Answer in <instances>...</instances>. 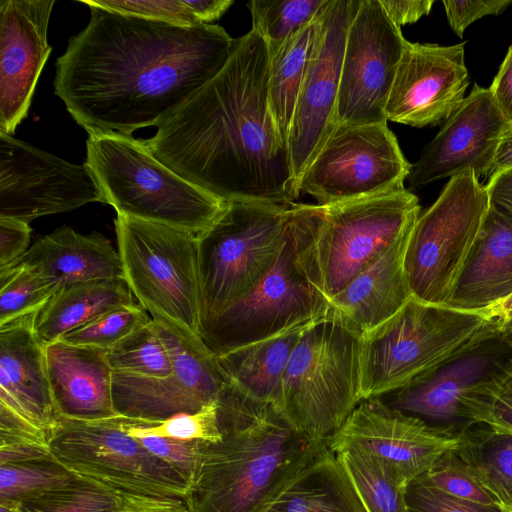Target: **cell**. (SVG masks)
<instances>
[{
	"label": "cell",
	"instance_id": "obj_50",
	"mask_svg": "<svg viewBox=\"0 0 512 512\" xmlns=\"http://www.w3.org/2000/svg\"><path fill=\"white\" fill-rule=\"evenodd\" d=\"M489 90L505 118L512 123V45Z\"/></svg>",
	"mask_w": 512,
	"mask_h": 512
},
{
	"label": "cell",
	"instance_id": "obj_17",
	"mask_svg": "<svg viewBox=\"0 0 512 512\" xmlns=\"http://www.w3.org/2000/svg\"><path fill=\"white\" fill-rule=\"evenodd\" d=\"M91 202L105 200L86 163L67 162L0 132V217L29 223Z\"/></svg>",
	"mask_w": 512,
	"mask_h": 512
},
{
	"label": "cell",
	"instance_id": "obj_2",
	"mask_svg": "<svg viewBox=\"0 0 512 512\" xmlns=\"http://www.w3.org/2000/svg\"><path fill=\"white\" fill-rule=\"evenodd\" d=\"M270 54L254 30L234 40L224 67L167 113L144 143L187 181L225 201L292 204L289 149L268 99Z\"/></svg>",
	"mask_w": 512,
	"mask_h": 512
},
{
	"label": "cell",
	"instance_id": "obj_6",
	"mask_svg": "<svg viewBox=\"0 0 512 512\" xmlns=\"http://www.w3.org/2000/svg\"><path fill=\"white\" fill-rule=\"evenodd\" d=\"M86 155L105 203L117 215L198 235L226 208L228 201L182 178L132 135H89Z\"/></svg>",
	"mask_w": 512,
	"mask_h": 512
},
{
	"label": "cell",
	"instance_id": "obj_40",
	"mask_svg": "<svg viewBox=\"0 0 512 512\" xmlns=\"http://www.w3.org/2000/svg\"><path fill=\"white\" fill-rule=\"evenodd\" d=\"M416 480L463 500L500 506L494 495L480 482L459 448L444 454Z\"/></svg>",
	"mask_w": 512,
	"mask_h": 512
},
{
	"label": "cell",
	"instance_id": "obj_47",
	"mask_svg": "<svg viewBox=\"0 0 512 512\" xmlns=\"http://www.w3.org/2000/svg\"><path fill=\"white\" fill-rule=\"evenodd\" d=\"M32 228L29 223L0 217V269L19 261L27 252Z\"/></svg>",
	"mask_w": 512,
	"mask_h": 512
},
{
	"label": "cell",
	"instance_id": "obj_19",
	"mask_svg": "<svg viewBox=\"0 0 512 512\" xmlns=\"http://www.w3.org/2000/svg\"><path fill=\"white\" fill-rule=\"evenodd\" d=\"M465 43H408L386 106V119L422 128L445 122L469 86Z\"/></svg>",
	"mask_w": 512,
	"mask_h": 512
},
{
	"label": "cell",
	"instance_id": "obj_3",
	"mask_svg": "<svg viewBox=\"0 0 512 512\" xmlns=\"http://www.w3.org/2000/svg\"><path fill=\"white\" fill-rule=\"evenodd\" d=\"M217 405L221 437L205 444L183 498L188 512H258L326 442L309 440L274 404L228 383Z\"/></svg>",
	"mask_w": 512,
	"mask_h": 512
},
{
	"label": "cell",
	"instance_id": "obj_20",
	"mask_svg": "<svg viewBox=\"0 0 512 512\" xmlns=\"http://www.w3.org/2000/svg\"><path fill=\"white\" fill-rule=\"evenodd\" d=\"M509 122L489 88L477 83L459 108L411 164L408 191L444 178L472 171L488 177L503 132Z\"/></svg>",
	"mask_w": 512,
	"mask_h": 512
},
{
	"label": "cell",
	"instance_id": "obj_55",
	"mask_svg": "<svg viewBox=\"0 0 512 512\" xmlns=\"http://www.w3.org/2000/svg\"><path fill=\"white\" fill-rule=\"evenodd\" d=\"M0 512H19L14 505L0 503Z\"/></svg>",
	"mask_w": 512,
	"mask_h": 512
},
{
	"label": "cell",
	"instance_id": "obj_7",
	"mask_svg": "<svg viewBox=\"0 0 512 512\" xmlns=\"http://www.w3.org/2000/svg\"><path fill=\"white\" fill-rule=\"evenodd\" d=\"M361 338L330 307L304 330L290 355L279 409L311 441H327L362 401Z\"/></svg>",
	"mask_w": 512,
	"mask_h": 512
},
{
	"label": "cell",
	"instance_id": "obj_9",
	"mask_svg": "<svg viewBox=\"0 0 512 512\" xmlns=\"http://www.w3.org/2000/svg\"><path fill=\"white\" fill-rule=\"evenodd\" d=\"M293 204L228 201L218 219L197 235L202 325L272 268L289 238Z\"/></svg>",
	"mask_w": 512,
	"mask_h": 512
},
{
	"label": "cell",
	"instance_id": "obj_15",
	"mask_svg": "<svg viewBox=\"0 0 512 512\" xmlns=\"http://www.w3.org/2000/svg\"><path fill=\"white\" fill-rule=\"evenodd\" d=\"M153 322L171 357L172 374L148 377L113 372L112 395L118 416L159 422L178 414L198 412L217 401L228 382L216 356Z\"/></svg>",
	"mask_w": 512,
	"mask_h": 512
},
{
	"label": "cell",
	"instance_id": "obj_23",
	"mask_svg": "<svg viewBox=\"0 0 512 512\" xmlns=\"http://www.w3.org/2000/svg\"><path fill=\"white\" fill-rule=\"evenodd\" d=\"M36 315L0 326V403L50 438L61 416L50 384L46 345L35 331Z\"/></svg>",
	"mask_w": 512,
	"mask_h": 512
},
{
	"label": "cell",
	"instance_id": "obj_53",
	"mask_svg": "<svg viewBox=\"0 0 512 512\" xmlns=\"http://www.w3.org/2000/svg\"><path fill=\"white\" fill-rule=\"evenodd\" d=\"M485 316L490 319H493L497 324L498 331L499 329L507 323L512 322V296L503 301L502 303L494 306L485 312H483Z\"/></svg>",
	"mask_w": 512,
	"mask_h": 512
},
{
	"label": "cell",
	"instance_id": "obj_4",
	"mask_svg": "<svg viewBox=\"0 0 512 512\" xmlns=\"http://www.w3.org/2000/svg\"><path fill=\"white\" fill-rule=\"evenodd\" d=\"M420 215L405 187L340 204L294 203L289 238L295 264L330 303Z\"/></svg>",
	"mask_w": 512,
	"mask_h": 512
},
{
	"label": "cell",
	"instance_id": "obj_44",
	"mask_svg": "<svg viewBox=\"0 0 512 512\" xmlns=\"http://www.w3.org/2000/svg\"><path fill=\"white\" fill-rule=\"evenodd\" d=\"M135 438L151 453L174 468L189 486L196 473L207 441H188L157 436Z\"/></svg>",
	"mask_w": 512,
	"mask_h": 512
},
{
	"label": "cell",
	"instance_id": "obj_32",
	"mask_svg": "<svg viewBox=\"0 0 512 512\" xmlns=\"http://www.w3.org/2000/svg\"><path fill=\"white\" fill-rule=\"evenodd\" d=\"M459 450L500 507L512 505V434L474 426Z\"/></svg>",
	"mask_w": 512,
	"mask_h": 512
},
{
	"label": "cell",
	"instance_id": "obj_18",
	"mask_svg": "<svg viewBox=\"0 0 512 512\" xmlns=\"http://www.w3.org/2000/svg\"><path fill=\"white\" fill-rule=\"evenodd\" d=\"M359 2L329 0L321 13L320 28L288 137L290 163L298 192L301 177L337 125L346 36Z\"/></svg>",
	"mask_w": 512,
	"mask_h": 512
},
{
	"label": "cell",
	"instance_id": "obj_34",
	"mask_svg": "<svg viewBox=\"0 0 512 512\" xmlns=\"http://www.w3.org/2000/svg\"><path fill=\"white\" fill-rule=\"evenodd\" d=\"M87 6L176 26L211 24L234 3L232 0H81Z\"/></svg>",
	"mask_w": 512,
	"mask_h": 512
},
{
	"label": "cell",
	"instance_id": "obj_37",
	"mask_svg": "<svg viewBox=\"0 0 512 512\" xmlns=\"http://www.w3.org/2000/svg\"><path fill=\"white\" fill-rule=\"evenodd\" d=\"M56 290L22 261L0 269V326L37 314Z\"/></svg>",
	"mask_w": 512,
	"mask_h": 512
},
{
	"label": "cell",
	"instance_id": "obj_10",
	"mask_svg": "<svg viewBox=\"0 0 512 512\" xmlns=\"http://www.w3.org/2000/svg\"><path fill=\"white\" fill-rule=\"evenodd\" d=\"M490 208L487 190L468 170L449 178L419 215L405 254L412 297L446 306Z\"/></svg>",
	"mask_w": 512,
	"mask_h": 512
},
{
	"label": "cell",
	"instance_id": "obj_31",
	"mask_svg": "<svg viewBox=\"0 0 512 512\" xmlns=\"http://www.w3.org/2000/svg\"><path fill=\"white\" fill-rule=\"evenodd\" d=\"M321 13L275 52L269 53L268 99L277 129L287 145L298 95L320 28Z\"/></svg>",
	"mask_w": 512,
	"mask_h": 512
},
{
	"label": "cell",
	"instance_id": "obj_1",
	"mask_svg": "<svg viewBox=\"0 0 512 512\" xmlns=\"http://www.w3.org/2000/svg\"><path fill=\"white\" fill-rule=\"evenodd\" d=\"M90 8L87 26L56 61L54 92L89 135L131 136L224 67L234 40L215 24L176 26Z\"/></svg>",
	"mask_w": 512,
	"mask_h": 512
},
{
	"label": "cell",
	"instance_id": "obj_41",
	"mask_svg": "<svg viewBox=\"0 0 512 512\" xmlns=\"http://www.w3.org/2000/svg\"><path fill=\"white\" fill-rule=\"evenodd\" d=\"M138 304L118 307L79 327L59 340L72 345L110 350L127 336L151 322Z\"/></svg>",
	"mask_w": 512,
	"mask_h": 512
},
{
	"label": "cell",
	"instance_id": "obj_49",
	"mask_svg": "<svg viewBox=\"0 0 512 512\" xmlns=\"http://www.w3.org/2000/svg\"><path fill=\"white\" fill-rule=\"evenodd\" d=\"M389 19L399 28L430 13L433 0H379Z\"/></svg>",
	"mask_w": 512,
	"mask_h": 512
},
{
	"label": "cell",
	"instance_id": "obj_5",
	"mask_svg": "<svg viewBox=\"0 0 512 512\" xmlns=\"http://www.w3.org/2000/svg\"><path fill=\"white\" fill-rule=\"evenodd\" d=\"M499 336L482 313L411 298L391 318L362 335L361 398L382 397Z\"/></svg>",
	"mask_w": 512,
	"mask_h": 512
},
{
	"label": "cell",
	"instance_id": "obj_45",
	"mask_svg": "<svg viewBox=\"0 0 512 512\" xmlns=\"http://www.w3.org/2000/svg\"><path fill=\"white\" fill-rule=\"evenodd\" d=\"M405 495L408 512H502L500 506L463 500L416 479L408 484Z\"/></svg>",
	"mask_w": 512,
	"mask_h": 512
},
{
	"label": "cell",
	"instance_id": "obj_42",
	"mask_svg": "<svg viewBox=\"0 0 512 512\" xmlns=\"http://www.w3.org/2000/svg\"><path fill=\"white\" fill-rule=\"evenodd\" d=\"M217 401L195 413H182L159 422L123 418L132 437L157 436L179 440L215 442L221 437Z\"/></svg>",
	"mask_w": 512,
	"mask_h": 512
},
{
	"label": "cell",
	"instance_id": "obj_25",
	"mask_svg": "<svg viewBox=\"0 0 512 512\" xmlns=\"http://www.w3.org/2000/svg\"><path fill=\"white\" fill-rule=\"evenodd\" d=\"M413 227L403 232L330 301L331 308L362 335L391 318L412 298L405 254Z\"/></svg>",
	"mask_w": 512,
	"mask_h": 512
},
{
	"label": "cell",
	"instance_id": "obj_35",
	"mask_svg": "<svg viewBox=\"0 0 512 512\" xmlns=\"http://www.w3.org/2000/svg\"><path fill=\"white\" fill-rule=\"evenodd\" d=\"M123 494L77 475L63 486L11 505L19 512H116Z\"/></svg>",
	"mask_w": 512,
	"mask_h": 512
},
{
	"label": "cell",
	"instance_id": "obj_43",
	"mask_svg": "<svg viewBox=\"0 0 512 512\" xmlns=\"http://www.w3.org/2000/svg\"><path fill=\"white\" fill-rule=\"evenodd\" d=\"M475 401L479 425L512 434V358L477 387Z\"/></svg>",
	"mask_w": 512,
	"mask_h": 512
},
{
	"label": "cell",
	"instance_id": "obj_54",
	"mask_svg": "<svg viewBox=\"0 0 512 512\" xmlns=\"http://www.w3.org/2000/svg\"><path fill=\"white\" fill-rule=\"evenodd\" d=\"M500 337L512 349V322L505 324L499 329Z\"/></svg>",
	"mask_w": 512,
	"mask_h": 512
},
{
	"label": "cell",
	"instance_id": "obj_21",
	"mask_svg": "<svg viewBox=\"0 0 512 512\" xmlns=\"http://www.w3.org/2000/svg\"><path fill=\"white\" fill-rule=\"evenodd\" d=\"M512 358L500 335L394 391L389 406L431 425L464 432L476 426L475 389Z\"/></svg>",
	"mask_w": 512,
	"mask_h": 512
},
{
	"label": "cell",
	"instance_id": "obj_13",
	"mask_svg": "<svg viewBox=\"0 0 512 512\" xmlns=\"http://www.w3.org/2000/svg\"><path fill=\"white\" fill-rule=\"evenodd\" d=\"M298 270L290 238L268 273L246 294L202 325L206 348L220 356L312 322L330 309Z\"/></svg>",
	"mask_w": 512,
	"mask_h": 512
},
{
	"label": "cell",
	"instance_id": "obj_48",
	"mask_svg": "<svg viewBox=\"0 0 512 512\" xmlns=\"http://www.w3.org/2000/svg\"><path fill=\"white\" fill-rule=\"evenodd\" d=\"M116 512H188V509L181 498L124 493Z\"/></svg>",
	"mask_w": 512,
	"mask_h": 512
},
{
	"label": "cell",
	"instance_id": "obj_36",
	"mask_svg": "<svg viewBox=\"0 0 512 512\" xmlns=\"http://www.w3.org/2000/svg\"><path fill=\"white\" fill-rule=\"evenodd\" d=\"M329 0H252L247 7L252 30L275 52L289 37L314 21Z\"/></svg>",
	"mask_w": 512,
	"mask_h": 512
},
{
	"label": "cell",
	"instance_id": "obj_38",
	"mask_svg": "<svg viewBox=\"0 0 512 512\" xmlns=\"http://www.w3.org/2000/svg\"><path fill=\"white\" fill-rule=\"evenodd\" d=\"M113 372L148 377H167L173 366L153 320L107 351Z\"/></svg>",
	"mask_w": 512,
	"mask_h": 512
},
{
	"label": "cell",
	"instance_id": "obj_56",
	"mask_svg": "<svg viewBox=\"0 0 512 512\" xmlns=\"http://www.w3.org/2000/svg\"><path fill=\"white\" fill-rule=\"evenodd\" d=\"M502 512H512V505L501 507Z\"/></svg>",
	"mask_w": 512,
	"mask_h": 512
},
{
	"label": "cell",
	"instance_id": "obj_8",
	"mask_svg": "<svg viewBox=\"0 0 512 512\" xmlns=\"http://www.w3.org/2000/svg\"><path fill=\"white\" fill-rule=\"evenodd\" d=\"M114 224L123 278L138 304L152 320L206 348L197 235L123 215Z\"/></svg>",
	"mask_w": 512,
	"mask_h": 512
},
{
	"label": "cell",
	"instance_id": "obj_14",
	"mask_svg": "<svg viewBox=\"0 0 512 512\" xmlns=\"http://www.w3.org/2000/svg\"><path fill=\"white\" fill-rule=\"evenodd\" d=\"M408 43L379 0H360L346 36L337 124L387 123V102Z\"/></svg>",
	"mask_w": 512,
	"mask_h": 512
},
{
	"label": "cell",
	"instance_id": "obj_11",
	"mask_svg": "<svg viewBox=\"0 0 512 512\" xmlns=\"http://www.w3.org/2000/svg\"><path fill=\"white\" fill-rule=\"evenodd\" d=\"M49 447L70 471L117 492L181 499L187 493L185 479L130 436L120 416L97 421L61 417Z\"/></svg>",
	"mask_w": 512,
	"mask_h": 512
},
{
	"label": "cell",
	"instance_id": "obj_51",
	"mask_svg": "<svg viewBox=\"0 0 512 512\" xmlns=\"http://www.w3.org/2000/svg\"><path fill=\"white\" fill-rule=\"evenodd\" d=\"M484 186L490 205L512 218V168L489 178Z\"/></svg>",
	"mask_w": 512,
	"mask_h": 512
},
{
	"label": "cell",
	"instance_id": "obj_29",
	"mask_svg": "<svg viewBox=\"0 0 512 512\" xmlns=\"http://www.w3.org/2000/svg\"><path fill=\"white\" fill-rule=\"evenodd\" d=\"M314 321L216 356L228 384L279 409L290 355L304 330Z\"/></svg>",
	"mask_w": 512,
	"mask_h": 512
},
{
	"label": "cell",
	"instance_id": "obj_22",
	"mask_svg": "<svg viewBox=\"0 0 512 512\" xmlns=\"http://www.w3.org/2000/svg\"><path fill=\"white\" fill-rule=\"evenodd\" d=\"M54 0L0 1V132L12 135L27 116L52 47Z\"/></svg>",
	"mask_w": 512,
	"mask_h": 512
},
{
	"label": "cell",
	"instance_id": "obj_28",
	"mask_svg": "<svg viewBox=\"0 0 512 512\" xmlns=\"http://www.w3.org/2000/svg\"><path fill=\"white\" fill-rule=\"evenodd\" d=\"M258 512H367L337 455L322 443Z\"/></svg>",
	"mask_w": 512,
	"mask_h": 512
},
{
	"label": "cell",
	"instance_id": "obj_12",
	"mask_svg": "<svg viewBox=\"0 0 512 512\" xmlns=\"http://www.w3.org/2000/svg\"><path fill=\"white\" fill-rule=\"evenodd\" d=\"M411 164L387 123H338L299 183L330 206L404 188Z\"/></svg>",
	"mask_w": 512,
	"mask_h": 512
},
{
	"label": "cell",
	"instance_id": "obj_46",
	"mask_svg": "<svg viewBox=\"0 0 512 512\" xmlns=\"http://www.w3.org/2000/svg\"><path fill=\"white\" fill-rule=\"evenodd\" d=\"M443 5L451 29L461 38L469 25L485 16L501 14L512 0H445Z\"/></svg>",
	"mask_w": 512,
	"mask_h": 512
},
{
	"label": "cell",
	"instance_id": "obj_16",
	"mask_svg": "<svg viewBox=\"0 0 512 512\" xmlns=\"http://www.w3.org/2000/svg\"><path fill=\"white\" fill-rule=\"evenodd\" d=\"M465 438L466 431L431 425L376 397L362 400L327 445L334 453L346 448L366 452L408 486Z\"/></svg>",
	"mask_w": 512,
	"mask_h": 512
},
{
	"label": "cell",
	"instance_id": "obj_52",
	"mask_svg": "<svg viewBox=\"0 0 512 512\" xmlns=\"http://www.w3.org/2000/svg\"><path fill=\"white\" fill-rule=\"evenodd\" d=\"M509 168H512V123L508 124L501 136L493 166L487 178Z\"/></svg>",
	"mask_w": 512,
	"mask_h": 512
},
{
	"label": "cell",
	"instance_id": "obj_27",
	"mask_svg": "<svg viewBox=\"0 0 512 512\" xmlns=\"http://www.w3.org/2000/svg\"><path fill=\"white\" fill-rule=\"evenodd\" d=\"M35 268L55 288L123 278L121 259L101 233L81 234L62 226L36 241L19 260Z\"/></svg>",
	"mask_w": 512,
	"mask_h": 512
},
{
	"label": "cell",
	"instance_id": "obj_39",
	"mask_svg": "<svg viewBox=\"0 0 512 512\" xmlns=\"http://www.w3.org/2000/svg\"><path fill=\"white\" fill-rule=\"evenodd\" d=\"M76 477L55 458L0 465V503H18Z\"/></svg>",
	"mask_w": 512,
	"mask_h": 512
},
{
	"label": "cell",
	"instance_id": "obj_30",
	"mask_svg": "<svg viewBox=\"0 0 512 512\" xmlns=\"http://www.w3.org/2000/svg\"><path fill=\"white\" fill-rule=\"evenodd\" d=\"M134 304L124 279L69 284L57 289L37 313L35 331L48 345L113 309Z\"/></svg>",
	"mask_w": 512,
	"mask_h": 512
},
{
	"label": "cell",
	"instance_id": "obj_24",
	"mask_svg": "<svg viewBox=\"0 0 512 512\" xmlns=\"http://www.w3.org/2000/svg\"><path fill=\"white\" fill-rule=\"evenodd\" d=\"M54 401L61 417L97 421L118 417L107 350L58 340L46 345Z\"/></svg>",
	"mask_w": 512,
	"mask_h": 512
},
{
	"label": "cell",
	"instance_id": "obj_33",
	"mask_svg": "<svg viewBox=\"0 0 512 512\" xmlns=\"http://www.w3.org/2000/svg\"><path fill=\"white\" fill-rule=\"evenodd\" d=\"M367 512H408L405 485L373 456L346 448L335 453Z\"/></svg>",
	"mask_w": 512,
	"mask_h": 512
},
{
	"label": "cell",
	"instance_id": "obj_26",
	"mask_svg": "<svg viewBox=\"0 0 512 512\" xmlns=\"http://www.w3.org/2000/svg\"><path fill=\"white\" fill-rule=\"evenodd\" d=\"M512 296V218L490 205L446 306L483 313Z\"/></svg>",
	"mask_w": 512,
	"mask_h": 512
}]
</instances>
